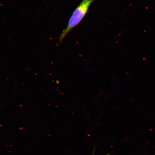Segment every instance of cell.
Listing matches in <instances>:
<instances>
[{
	"label": "cell",
	"mask_w": 155,
	"mask_h": 155,
	"mask_svg": "<svg viewBox=\"0 0 155 155\" xmlns=\"http://www.w3.org/2000/svg\"><path fill=\"white\" fill-rule=\"evenodd\" d=\"M96 0H82L70 18L66 28L62 32L59 37V41L61 43L68 34L75 28L86 15L90 6Z\"/></svg>",
	"instance_id": "cell-1"
},
{
	"label": "cell",
	"mask_w": 155,
	"mask_h": 155,
	"mask_svg": "<svg viewBox=\"0 0 155 155\" xmlns=\"http://www.w3.org/2000/svg\"><path fill=\"white\" fill-rule=\"evenodd\" d=\"M107 155H110V154H107Z\"/></svg>",
	"instance_id": "cell-2"
}]
</instances>
